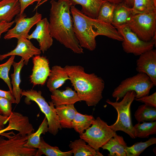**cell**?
Wrapping results in <instances>:
<instances>
[{
  "label": "cell",
  "instance_id": "obj_11",
  "mask_svg": "<svg viewBox=\"0 0 156 156\" xmlns=\"http://www.w3.org/2000/svg\"><path fill=\"white\" fill-rule=\"evenodd\" d=\"M26 16L24 13L21 15L18 14L16 16L14 21L16 24L13 28L6 32L4 37L5 39L16 38L18 40L27 38L30 29L42 19V16L36 11L32 16L26 18Z\"/></svg>",
  "mask_w": 156,
  "mask_h": 156
},
{
  "label": "cell",
  "instance_id": "obj_16",
  "mask_svg": "<svg viewBox=\"0 0 156 156\" xmlns=\"http://www.w3.org/2000/svg\"><path fill=\"white\" fill-rule=\"evenodd\" d=\"M13 130L18 131L21 135H30L34 131L32 125L30 122L28 117L21 114L12 112L6 121V123Z\"/></svg>",
  "mask_w": 156,
  "mask_h": 156
},
{
  "label": "cell",
  "instance_id": "obj_35",
  "mask_svg": "<svg viewBox=\"0 0 156 156\" xmlns=\"http://www.w3.org/2000/svg\"><path fill=\"white\" fill-rule=\"evenodd\" d=\"M12 103L8 99L0 97V114L8 117L11 114Z\"/></svg>",
  "mask_w": 156,
  "mask_h": 156
},
{
  "label": "cell",
  "instance_id": "obj_42",
  "mask_svg": "<svg viewBox=\"0 0 156 156\" xmlns=\"http://www.w3.org/2000/svg\"><path fill=\"white\" fill-rule=\"evenodd\" d=\"M111 3L118 4L123 2H124L125 0H103Z\"/></svg>",
  "mask_w": 156,
  "mask_h": 156
},
{
  "label": "cell",
  "instance_id": "obj_29",
  "mask_svg": "<svg viewBox=\"0 0 156 156\" xmlns=\"http://www.w3.org/2000/svg\"><path fill=\"white\" fill-rule=\"evenodd\" d=\"M133 129L136 138H148L150 135L156 134V121L138 122Z\"/></svg>",
  "mask_w": 156,
  "mask_h": 156
},
{
  "label": "cell",
  "instance_id": "obj_33",
  "mask_svg": "<svg viewBox=\"0 0 156 156\" xmlns=\"http://www.w3.org/2000/svg\"><path fill=\"white\" fill-rule=\"evenodd\" d=\"M156 144V138L153 137L145 142H137L131 146H127L125 151L127 156H139L148 147Z\"/></svg>",
  "mask_w": 156,
  "mask_h": 156
},
{
  "label": "cell",
  "instance_id": "obj_22",
  "mask_svg": "<svg viewBox=\"0 0 156 156\" xmlns=\"http://www.w3.org/2000/svg\"><path fill=\"white\" fill-rule=\"evenodd\" d=\"M55 108L61 128H72V122L77 112L74 105H62Z\"/></svg>",
  "mask_w": 156,
  "mask_h": 156
},
{
  "label": "cell",
  "instance_id": "obj_41",
  "mask_svg": "<svg viewBox=\"0 0 156 156\" xmlns=\"http://www.w3.org/2000/svg\"><path fill=\"white\" fill-rule=\"evenodd\" d=\"M134 0H125L124 2L129 7L132 8L133 5Z\"/></svg>",
  "mask_w": 156,
  "mask_h": 156
},
{
  "label": "cell",
  "instance_id": "obj_24",
  "mask_svg": "<svg viewBox=\"0 0 156 156\" xmlns=\"http://www.w3.org/2000/svg\"><path fill=\"white\" fill-rule=\"evenodd\" d=\"M69 146L74 156H103L99 151H96L89 145H87L82 139H80L71 142Z\"/></svg>",
  "mask_w": 156,
  "mask_h": 156
},
{
  "label": "cell",
  "instance_id": "obj_1",
  "mask_svg": "<svg viewBox=\"0 0 156 156\" xmlns=\"http://www.w3.org/2000/svg\"><path fill=\"white\" fill-rule=\"evenodd\" d=\"M73 31L79 44L90 51L96 46V38L99 35L122 42L123 38L112 24L86 15L74 5L70 8Z\"/></svg>",
  "mask_w": 156,
  "mask_h": 156
},
{
  "label": "cell",
  "instance_id": "obj_30",
  "mask_svg": "<svg viewBox=\"0 0 156 156\" xmlns=\"http://www.w3.org/2000/svg\"><path fill=\"white\" fill-rule=\"evenodd\" d=\"M47 120L45 117L36 132L30 135L25 146L29 148L38 149L40 146V136L48 132Z\"/></svg>",
  "mask_w": 156,
  "mask_h": 156
},
{
  "label": "cell",
  "instance_id": "obj_40",
  "mask_svg": "<svg viewBox=\"0 0 156 156\" xmlns=\"http://www.w3.org/2000/svg\"><path fill=\"white\" fill-rule=\"evenodd\" d=\"M8 117L0 114V127L3 128Z\"/></svg>",
  "mask_w": 156,
  "mask_h": 156
},
{
  "label": "cell",
  "instance_id": "obj_10",
  "mask_svg": "<svg viewBox=\"0 0 156 156\" xmlns=\"http://www.w3.org/2000/svg\"><path fill=\"white\" fill-rule=\"evenodd\" d=\"M30 135L19 133L8 140L0 137V156H36L37 149L25 146Z\"/></svg>",
  "mask_w": 156,
  "mask_h": 156
},
{
  "label": "cell",
  "instance_id": "obj_19",
  "mask_svg": "<svg viewBox=\"0 0 156 156\" xmlns=\"http://www.w3.org/2000/svg\"><path fill=\"white\" fill-rule=\"evenodd\" d=\"M21 6L18 0H2L0 1V23L10 22L19 14Z\"/></svg>",
  "mask_w": 156,
  "mask_h": 156
},
{
  "label": "cell",
  "instance_id": "obj_13",
  "mask_svg": "<svg viewBox=\"0 0 156 156\" xmlns=\"http://www.w3.org/2000/svg\"><path fill=\"white\" fill-rule=\"evenodd\" d=\"M41 53L40 49L34 46L29 40L22 38L18 40L17 46L14 49L6 53L0 54V61L10 56L18 55L23 59L24 64L27 65L31 58Z\"/></svg>",
  "mask_w": 156,
  "mask_h": 156
},
{
  "label": "cell",
  "instance_id": "obj_7",
  "mask_svg": "<svg viewBox=\"0 0 156 156\" xmlns=\"http://www.w3.org/2000/svg\"><path fill=\"white\" fill-rule=\"evenodd\" d=\"M92 125L79 136L92 148L99 151L116 133L99 117L94 120Z\"/></svg>",
  "mask_w": 156,
  "mask_h": 156
},
{
  "label": "cell",
  "instance_id": "obj_3",
  "mask_svg": "<svg viewBox=\"0 0 156 156\" xmlns=\"http://www.w3.org/2000/svg\"><path fill=\"white\" fill-rule=\"evenodd\" d=\"M66 71L72 86L81 101L88 106H95L103 98L105 88L103 79L94 73L86 72L80 65H66Z\"/></svg>",
  "mask_w": 156,
  "mask_h": 156
},
{
  "label": "cell",
  "instance_id": "obj_21",
  "mask_svg": "<svg viewBox=\"0 0 156 156\" xmlns=\"http://www.w3.org/2000/svg\"><path fill=\"white\" fill-rule=\"evenodd\" d=\"M127 146L123 137L116 134L101 148L109 152V156H127L125 149Z\"/></svg>",
  "mask_w": 156,
  "mask_h": 156
},
{
  "label": "cell",
  "instance_id": "obj_45",
  "mask_svg": "<svg viewBox=\"0 0 156 156\" xmlns=\"http://www.w3.org/2000/svg\"><path fill=\"white\" fill-rule=\"evenodd\" d=\"M154 1H155V2L156 3V0H154Z\"/></svg>",
  "mask_w": 156,
  "mask_h": 156
},
{
  "label": "cell",
  "instance_id": "obj_17",
  "mask_svg": "<svg viewBox=\"0 0 156 156\" xmlns=\"http://www.w3.org/2000/svg\"><path fill=\"white\" fill-rule=\"evenodd\" d=\"M51 92V101L55 107L62 105H74L77 102L81 101L76 92L69 87H66L64 90L57 89Z\"/></svg>",
  "mask_w": 156,
  "mask_h": 156
},
{
  "label": "cell",
  "instance_id": "obj_36",
  "mask_svg": "<svg viewBox=\"0 0 156 156\" xmlns=\"http://www.w3.org/2000/svg\"><path fill=\"white\" fill-rule=\"evenodd\" d=\"M135 100L149 106L156 107V92L150 95H146Z\"/></svg>",
  "mask_w": 156,
  "mask_h": 156
},
{
  "label": "cell",
  "instance_id": "obj_27",
  "mask_svg": "<svg viewBox=\"0 0 156 156\" xmlns=\"http://www.w3.org/2000/svg\"><path fill=\"white\" fill-rule=\"evenodd\" d=\"M73 154L72 150L66 152L62 151L57 147L53 146L48 144L42 137H41L40 146L37 150L36 156H40L42 155L47 156H71Z\"/></svg>",
  "mask_w": 156,
  "mask_h": 156
},
{
  "label": "cell",
  "instance_id": "obj_9",
  "mask_svg": "<svg viewBox=\"0 0 156 156\" xmlns=\"http://www.w3.org/2000/svg\"><path fill=\"white\" fill-rule=\"evenodd\" d=\"M123 38L122 46L123 51L127 53L136 56L153 49L156 46V36L150 41L145 42L140 39L126 24L113 25Z\"/></svg>",
  "mask_w": 156,
  "mask_h": 156
},
{
  "label": "cell",
  "instance_id": "obj_31",
  "mask_svg": "<svg viewBox=\"0 0 156 156\" xmlns=\"http://www.w3.org/2000/svg\"><path fill=\"white\" fill-rule=\"evenodd\" d=\"M131 10L132 14L156 12V3L154 0H134Z\"/></svg>",
  "mask_w": 156,
  "mask_h": 156
},
{
  "label": "cell",
  "instance_id": "obj_5",
  "mask_svg": "<svg viewBox=\"0 0 156 156\" xmlns=\"http://www.w3.org/2000/svg\"><path fill=\"white\" fill-rule=\"evenodd\" d=\"M155 86L150 77L146 74L138 73L122 81L114 90L112 96L118 101L128 92L134 91L135 99L148 95L151 90Z\"/></svg>",
  "mask_w": 156,
  "mask_h": 156
},
{
  "label": "cell",
  "instance_id": "obj_34",
  "mask_svg": "<svg viewBox=\"0 0 156 156\" xmlns=\"http://www.w3.org/2000/svg\"><path fill=\"white\" fill-rule=\"evenodd\" d=\"M15 55H12L5 63L0 64V79H2L7 84L10 90L12 92V87L9 73L12 65Z\"/></svg>",
  "mask_w": 156,
  "mask_h": 156
},
{
  "label": "cell",
  "instance_id": "obj_39",
  "mask_svg": "<svg viewBox=\"0 0 156 156\" xmlns=\"http://www.w3.org/2000/svg\"><path fill=\"white\" fill-rule=\"evenodd\" d=\"M0 97L8 99L12 103H16V100L10 90L5 91L0 89Z\"/></svg>",
  "mask_w": 156,
  "mask_h": 156
},
{
  "label": "cell",
  "instance_id": "obj_44",
  "mask_svg": "<svg viewBox=\"0 0 156 156\" xmlns=\"http://www.w3.org/2000/svg\"><path fill=\"white\" fill-rule=\"evenodd\" d=\"M3 129V128H2V127H0V130L2 129Z\"/></svg>",
  "mask_w": 156,
  "mask_h": 156
},
{
  "label": "cell",
  "instance_id": "obj_28",
  "mask_svg": "<svg viewBox=\"0 0 156 156\" xmlns=\"http://www.w3.org/2000/svg\"><path fill=\"white\" fill-rule=\"evenodd\" d=\"M134 116L138 122L156 121V107L143 104L138 106Z\"/></svg>",
  "mask_w": 156,
  "mask_h": 156
},
{
  "label": "cell",
  "instance_id": "obj_26",
  "mask_svg": "<svg viewBox=\"0 0 156 156\" xmlns=\"http://www.w3.org/2000/svg\"><path fill=\"white\" fill-rule=\"evenodd\" d=\"M95 119L92 115L82 114L77 112L72 122V128L80 135L90 127Z\"/></svg>",
  "mask_w": 156,
  "mask_h": 156
},
{
  "label": "cell",
  "instance_id": "obj_6",
  "mask_svg": "<svg viewBox=\"0 0 156 156\" xmlns=\"http://www.w3.org/2000/svg\"><path fill=\"white\" fill-rule=\"evenodd\" d=\"M21 96L25 97V102L28 105L30 104V101L35 102L38 105L41 112L44 113L47 121L48 132L54 135H56L59 130L61 129L55 108L52 101L47 102L42 95L40 90L30 89L23 90Z\"/></svg>",
  "mask_w": 156,
  "mask_h": 156
},
{
  "label": "cell",
  "instance_id": "obj_14",
  "mask_svg": "<svg viewBox=\"0 0 156 156\" xmlns=\"http://www.w3.org/2000/svg\"><path fill=\"white\" fill-rule=\"evenodd\" d=\"M136 61V71L146 74L156 85V50L153 49L139 55Z\"/></svg>",
  "mask_w": 156,
  "mask_h": 156
},
{
  "label": "cell",
  "instance_id": "obj_23",
  "mask_svg": "<svg viewBox=\"0 0 156 156\" xmlns=\"http://www.w3.org/2000/svg\"><path fill=\"white\" fill-rule=\"evenodd\" d=\"M24 65V60L22 58L18 62L14 61L12 64L14 71L13 73L11 75V83L12 86V92L17 104H18L20 102L21 97V93L23 90L20 86L21 82L20 73Z\"/></svg>",
  "mask_w": 156,
  "mask_h": 156
},
{
  "label": "cell",
  "instance_id": "obj_18",
  "mask_svg": "<svg viewBox=\"0 0 156 156\" xmlns=\"http://www.w3.org/2000/svg\"><path fill=\"white\" fill-rule=\"evenodd\" d=\"M68 80H69V77L64 67L55 65L50 69L47 86L52 92L62 86Z\"/></svg>",
  "mask_w": 156,
  "mask_h": 156
},
{
  "label": "cell",
  "instance_id": "obj_8",
  "mask_svg": "<svg viewBox=\"0 0 156 156\" xmlns=\"http://www.w3.org/2000/svg\"><path fill=\"white\" fill-rule=\"evenodd\" d=\"M126 24L140 39L150 41L156 35V12L132 14Z\"/></svg>",
  "mask_w": 156,
  "mask_h": 156
},
{
  "label": "cell",
  "instance_id": "obj_32",
  "mask_svg": "<svg viewBox=\"0 0 156 156\" xmlns=\"http://www.w3.org/2000/svg\"><path fill=\"white\" fill-rule=\"evenodd\" d=\"M117 4L105 1L99 9L96 18L112 24L113 13Z\"/></svg>",
  "mask_w": 156,
  "mask_h": 156
},
{
  "label": "cell",
  "instance_id": "obj_46",
  "mask_svg": "<svg viewBox=\"0 0 156 156\" xmlns=\"http://www.w3.org/2000/svg\"><path fill=\"white\" fill-rule=\"evenodd\" d=\"M1 0H0V1H1Z\"/></svg>",
  "mask_w": 156,
  "mask_h": 156
},
{
  "label": "cell",
  "instance_id": "obj_38",
  "mask_svg": "<svg viewBox=\"0 0 156 156\" xmlns=\"http://www.w3.org/2000/svg\"><path fill=\"white\" fill-rule=\"evenodd\" d=\"M14 21L10 22L3 21L0 23V39L2 34L6 32L14 23Z\"/></svg>",
  "mask_w": 156,
  "mask_h": 156
},
{
  "label": "cell",
  "instance_id": "obj_43",
  "mask_svg": "<svg viewBox=\"0 0 156 156\" xmlns=\"http://www.w3.org/2000/svg\"><path fill=\"white\" fill-rule=\"evenodd\" d=\"M12 130H13V129L12 128H10L9 126H8L6 128L0 130V135L5 131Z\"/></svg>",
  "mask_w": 156,
  "mask_h": 156
},
{
  "label": "cell",
  "instance_id": "obj_15",
  "mask_svg": "<svg viewBox=\"0 0 156 156\" xmlns=\"http://www.w3.org/2000/svg\"><path fill=\"white\" fill-rule=\"evenodd\" d=\"M32 61L33 66L30 81L34 86L44 85L50 71L48 60L46 57L38 55L33 57Z\"/></svg>",
  "mask_w": 156,
  "mask_h": 156
},
{
  "label": "cell",
  "instance_id": "obj_25",
  "mask_svg": "<svg viewBox=\"0 0 156 156\" xmlns=\"http://www.w3.org/2000/svg\"><path fill=\"white\" fill-rule=\"evenodd\" d=\"M132 14L131 8L128 6L124 2L117 4L113 13L112 24H125Z\"/></svg>",
  "mask_w": 156,
  "mask_h": 156
},
{
  "label": "cell",
  "instance_id": "obj_2",
  "mask_svg": "<svg viewBox=\"0 0 156 156\" xmlns=\"http://www.w3.org/2000/svg\"><path fill=\"white\" fill-rule=\"evenodd\" d=\"M49 23L53 38L73 52L81 54L83 49L80 45L73 29L70 0H51Z\"/></svg>",
  "mask_w": 156,
  "mask_h": 156
},
{
  "label": "cell",
  "instance_id": "obj_4",
  "mask_svg": "<svg viewBox=\"0 0 156 156\" xmlns=\"http://www.w3.org/2000/svg\"><path fill=\"white\" fill-rule=\"evenodd\" d=\"M136 94L134 91L127 92L120 101L113 102L109 99L106 102L112 106L116 110L117 117L115 122L109 125L114 131H122L128 134L131 138H136L133 126L131 119L130 108L135 100Z\"/></svg>",
  "mask_w": 156,
  "mask_h": 156
},
{
  "label": "cell",
  "instance_id": "obj_12",
  "mask_svg": "<svg viewBox=\"0 0 156 156\" xmlns=\"http://www.w3.org/2000/svg\"><path fill=\"white\" fill-rule=\"evenodd\" d=\"M36 27L32 34L29 35L27 39H36L38 42L40 49L44 53L53 44V38L50 33L49 23L47 18L39 21L36 24Z\"/></svg>",
  "mask_w": 156,
  "mask_h": 156
},
{
  "label": "cell",
  "instance_id": "obj_20",
  "mask_svg": "<svg viewBox=\"0 0 156 156\" xmlns=\"http://www.w3.org/2000/svg\"><path fill=\"white\" fill-rule=\"evenodd\" d=\"M49 0H44L41 2L36 8L39 6ZM73 5H80L82 7L81 11L86 15L90 17L96 18L99 9L102 4L105 1L103 0H70Z\"/></svg>",
  "mask_w": 156,
  "mask_h": 156
},
{
  "label": "cell",
  "instance_id": "obj_37",
  "mask_svg": "<svg viewBox=\"0 0 156 156\" xmlns=\"http://www.w3.org/2000/svg\"><path fill=\"white\" fill-rule=\"evenodd\" d=\"M44 0H18L21 6V11L19 14L20 15L23 14L26 8L34 2H37V3L36 5L37 6Z\"/></svg>",
  "mask_w": 156,
  "mask_h": 156
}]
</instances>
